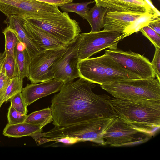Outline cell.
Here are the masks:
<instances>
[{
    "label": "cell",
    "instance_id": "obj_1",
    "mask_svg": "<svg viewBox=\"0 0 160 160\" xmlns=\"http://www.w3.org/2000/svg\"><path fill=\"white\" fill-rule=\"evenodd\" d=\"M80 78L64 83L51 100L52 124L65 126L99 118L115 117L111 106V98L92 90L95 85Z\"/></svg>",
    "mask_w": 160,
    "mask_h": 160
},
{
    "label": "cell",
    "instance_id": "obj_2",
    "mask_svg": "<svg viewBox=\"0 0 160 160\" xmlns=\"http://www.w3.org/2000/svg\"><path fill=\"white\" fill-rule=\"evenodd\" d=\"M117 117L141 133L152 136L160 126V102L136 101L111 98Z\"/></svg>",
    "mask_w": 160,
    "mask_h": 160
},
{
    "label": "cell",
    "instance_id": "obj_3",
    "mask_svg": "<svg viewBox=\"0 0 160 160\" xmlns=\"http://www.w3.org/2000/svg\"><path fill=\"white\" fill-rule=\"evenodd\" d=\"M115 118H99L65 126L55 127L47 132H36L30 136L38 145L66 138L76 142L90 141L102 146L104 142L103 135Z\"/></svg>",
    "mask_w": 160,
    "mask_h": 160
},
{
    "label": "cell",
    "instance_id": "obj_4",
    "mask_svg": "<svg viewBox=\"0 0 160 160\" xmlns=\"http://www.w3.org/2000/svg\"><path fill=\"white\" fill-rule=\"evenodd\" d=\"M78 68L80 78L100 85L122 80L141 78L106 53L79 60Z\"/></svg>",
    "mask_w": 160,
    "mask_h": 160
},
{
    "label": "cell",
    "instance_id": "obj_5",
    "mask_svg": "<svg viewBox=\"0 0 160 160\" xmlns=\"http://www.w3.org/2000/svg\"><path fill=\"white\" fill-rule=\"evenodd\" d=\"M100 86L116 98L160 102V80L157 78L122 80Z\"/></svg>",
    "mask_w": 160,
    "mask_h": 160
},
{
    "label": "cell",
    "instance_id": "obj_6",
    "mask_svg": "<svg viewBox=\"0 0 160 160\" xmlns=\"http://www.w3.org/2000/svg\"><path fill=\"white\" fill-rule=\"evenodd\" d=\"M25 18L27 21L68 45L78 37L81 32L79 23L64 12L36 14L30 18Z\"/></svg>",
    "mask_w": 160,
    "mask_h": 160
},
{
    "label": "cell",
    "instance_id": "obj_7",
    "mask_svg": "<svg viewBox=\"0 0 160 160\" xmlns=\"http://www.w3.org/2000/svg\"><path fill=\"white\" fill-rule=\"evenodd\" d=\"M154 12L135 13L108 10L103 22L104 30L120 32L119 41L139 30L156 18L160 17Z\"/></svg>",
    "mask_w": 160,
    "mask_h": 160
},
{
    "label": "cell",
    "instance_id": "obj_8",
    "mask_svg": "<svg viewBox=\"0 0 160 160\" xmlns=\"http://www.w3.org/2000/svg\"><path fill=\"white\" fill-rule=\"evenodd\" d=\"M121 33L113 31L103 30L80 33L78 55L79 60L89 58L100 51L108 48H117L118 38Z\"/></svg>",
    "mask_w": 160,
    "mask_h": 160
},
{
    "label": "cell",
    "instance_id": "obj_9",
    "mask_svg": "<svg viewBox=\"0 0 160 160\" xmlns=\"http://www.w3.org/2000/svg\"><path fill=\"white\" fill-rule=\"evenodd\" d=\"M105 53L141 78H154L156 77L151 62L143 55L131 50L125 51L117 48L105 50Z\"/></svg>",
    "mask_w": 160,
    "mask_h": 160
},
{
    "label": "cell",
    "instance_id": "obj_10",
    "mask_svg": "<svg viewBox=\"0 0 160 160\" xmlns=\"http://www.w3.org/2000/svg\"><path fill=\"white\" fill-rule=\"evenodd\" d=\"M0 11L7 17L29 18L36 14L61 12L58 7L35 0H0Z\"/></svg>",
    "mask_w": 160,
    "mask_h": 160
},
{
    "label": "cell",
    "instance_id": "obj_11",
    "mask_svg": "<svg viewBox=\"0 0 160 160\" xmlns=\"http://www.w3.org/2000/svg\"><path fill=\"white\" fill-rule=\"evenodd\" d=\"M66 49L45 50L32 58L28 78L31 83H38L53 79L52 66Z\"/></svg>",
    "mask_w": 160,
    "mask_h": 160
},
{
    "label": "cell",
    "instance_id": "obj_12",
    "mask_svg": "<svg viewBox=\"0 0 160 160\" xmlns=\"http://www.w3.org/2000/svg\"><path fill=\"white\" fill-rule=\"evenodd\" d=\"M79 42L78 36L68 45L65 51L54 64L52 68L53 78L65 83L80 78L78 68Z\"/></svg>",
    "mask_w": 160,
    "mask_h": 160
},
{
    "label": "cell",
    "instance_id": "obj_13",
    "mask_svg": "<svg viewBox=\"0 0 160 160\" xmlns=\"http://www.w3.org/2000/svg\"><path fill=\"white\" fill-rule=\"evenodd\" d=\"M140 133L119 118L115 117L103 135L105 140L102 146L119 147L142 142L143 139L138 137Z\"/></svg>",
    "mask_w": 160,
    "mask_h": 160
},
{
    "label": "cell",
    "instance_id": "obj_14",
    "mask_svg": "<svg viewBox=\"0 0 160 160\" xmlns=\"http://www.w3.org/2000/svg\"><path fill=\"white\" fill-rule=\"evenodd\" d=\"M64 83L54 78L38 84L31 83L23 88L21 93L28 106L41 98L59 91Z\"/></svg>",
    "mask_w": 160,
    "mask_h": 160
},
{
    "label": "cell",
    "instance_id": "obj_15",
    "mask_svg": "<svg viewBox=\"0 0 160 160\" xmlns=\"http://www.w3.org/2000/svg\"><path fill=\"white\" fill-rule=\"evenodd\" d=\"M97 5L107 8L108 10L135 13L154 12L159 15L144 0H94Z\"/></svg>",
    "mask_w": 160,
    "mask_h": 160
},
{
    "label": "cell",
    "instance_id": "obj_16",
    "mask_svg": "<svg viewBox=\"0 0 160 160\" xmlns=\"http://www.w3.org/2000/svg\"><path fill=\"white\" fill-rule=\"evenodd\" d=\"M23 26L30 36L42 51L47 50L65 49L68 45L42 29L27 21L25 19Z\"/></svg>",
    "mask_w": 160,
    "mask_h": 160
},
{
    "label": "cell",
    "instance_id": "obj_17",
    "mask_svg": "<svg viewBox=\"0 0 160 160\" xmlns=\"http://www.w3.org/2000/svg\"><path fill=\"white\" fill-rule=\"evenodd\" d=\"M25 17L18 15L7 17L3 23L7 25L16 34L19 42L24 43L31 57L32 58L42 51L30 36L23 26Z\"/></svg>",
    "mask_w": 160,
    "mask_h": 160
},
{
    "label": "cell",
    "instance_id": "obj_18",
    "mask_svg": "<svg viewBox=\"0 0 160 160\" xmlns=\"http://www.w3.org/2000/svg\"><path fill=\"white\" fill-rule=\"evenodd\" d=\"M42 128L39 126L24 122L14 124L8 123L3 129V134L8 137L20 138L41 132Z\"/></svg>",
    "mask_w": 160,
    "mask_h": 160
},
{
    "label": "cell",
    "instance_id": "obj_19",
    "mask_svg": "<svg viewBox=\"0 0 160 160\" xmlns=\"http://www.w3.org/2000/svg\"><path fill=\"white\" fill-rule=\"evenodd\" d=\"M108 10L107 8L98 6L96 4L90 8L84 19L87 20L91 27V32L99 31L103 28L104 18Z\"/></svg>",
    "mask_w": 160,
    "mask_h": 160
},
{
    "label": "cell",
    "instance_id": "obj_20",
    "mask_svg": "<svg viewBox=\"0 0 160 160\" xmlns=\"http://www.w3.org/2000/svg\"><path fill=\"white\" fill-rule=\"evenodd\" d=\"M52 120V109L51 108L48 107L27 115L24 122L38 125L42 128Z\"/></svg>",
    "mask_w": 160,
    "mask_h": 160
},
{
    "label": "cell",
    "instance_id": "obj_21",
    "mask_svg": "<svg viewBox=\"0 0 160 160\" xmlns=\"http://www.w3.org/2000/svg\"><path fill=\"white\" fill-rule=\"evenodd\" d=\"M14 52L18 69V76L22 79L28 78L32 58L26 48L19 50L15 48Z\"/></svg>",
    "mask_w": 160,
    "mask_h": 160
},
{
    "label": "cell",
    "instance_id": "obj_22",
    "mask_svg": "<svg viewBox=\"0 0 160 160\" xmlns=\"http://www.w3.org/2000/svg\"><path fill=\"white\" fill-rule=\"evenodd\" d=\"M94 2V1L79 3L71 2L66 3L60 7V9L64 12L67 13L70 12L76 13L84 19L88 12L90 9L88 5Z\"/></svg>",
    "mask_w": 160,
    "mask_h": 160
},
{
    "label": "cell",
    "instance_id": "obj_23",
    "mask_svg": "<svg viewBox=\"0 0 160 160\" xmlns=\"http://www.w3.org/2000/svg\"><path fill=\"white\" fill-rule=\"evenodd\" d=\"M5 38V48L6 55L15 56V49L18 42V38L14 31L8 26L3 32Z\"/></svg>",
    "mask_w": 160,
    "mask_h": 160
},
{
    "label": "cell",
    "instance_id": "obj_24",
    "mask_svg": "<svg viewBox=\"0 0 160 160\" xmlns=\"http://www.w3.org/2000/svg\"><path fill=\"white\" fill-rule=\"evenodd\" d=\"M23 86V79L17 76L11 79L10 83L5 91L2 104L7 101L12 96L19 92H21Z\"/></svg>",
    "mask_w": 160,
    "mask_h": 160
},
{
    "label": "cell",
    "instance_id": "obj_25",
    "mask_svg": "<svg viewBox=\"0 0 160 160\" xmlns=\"http://www.w3.org/2000/svg\"><path fill=\"white\" fill-rule=\"evenodd\" d=\"M2 71L10 79L18 76V69L15 56L6 55Z\"/></svg>",
    "mask_w": 160,
    "mask_h": 160
},
{
    "label": "cell",
    "instance_id": "obj_26",
    "mask_svg": "<svg viewBox=\"0 0 160 160\" xmlns=\"http://www.w3.org/2000/svg\"><path fill=\"white\" fill-rule=\"evenodd\" d=\"M142 34L148 39L155 48H160V35L149 27L146 25L139 30Z\"/></svg>",
    "mask_w": 160,
    "mask_h": 160
},
{
    "label": "cell",
    "instance_id": "obj_27",
    "mask_svg": "<svg viewBox=\"0 0 160 160\" xmlns=\"http://www.w3.org/2000/svg\"><path fill=\"white\" fill-rule=\"evenodd\" d=\"M11 102L10 106L17 111L27 115L28 112L27 106L22 96L21 92H19L8 100Z\"/></svg>",
    "mask_w": 160,
    "mask_h": 160
},
{
    "label": "cell",
    "instance_id": "obj_28",
    "mask_svg": "<svg viewBox=\"0 0 160 160\" xmlns=\"http://www.w3.org/2000/svg\"><path fill=\"white\" fill-rule=\"evenodd\" d=\"M26 116L27 115L17 111L11 106L8 108L7 118L9 124H14L23 122Z\"/></svg>",
    "mask_w": 160,
    "mask_h": 160
},
{
    "label": "cell",
    "instance_id": "obj_29",
    "mask_svg": "<svg viewBox=\"0 0 160 160\" xmlns=\"http://www.w3.org/2000/svg\"><path fill=\"white\" fill-rule=\"evenodd\" d=\"M153 59L151 62L155 77L160 80V48H155Z\"/></svg>",
    "mask_w": 160,
    "mask_h": 160
},
{
    "label": "cell",
    "instance_id": "obj_30",
    "mask_svg": "<svg viewBox=\"0 0 160 160\" xmlns=\"http://www.w3.org/2000/svg\"><path fill=\"white\" fill-rule=\"evenodd\" d=\"M11 79L2 71L0 73V105H2V101Z\"/></svg>",
    "mask_w": 160,
    "mask_h": 160
},
{
    "label": "cell",
    "instance_id": "obj_31",
    "mask_svg": "<svg viewBox=\"0 0 160 160\" xmlns=\"http://www.w3.org/2000/svg\"><path fill=\"white\" fill-rule=\"evenodd\" d=\"M160 35V18L158 17L150 21L147 25Z\"/></svg>",
    "mask_w": 160,
    "mask_h": 160
},
{
    "label": "cell",
    "instance_id": "obj_32",
    "mask_svg": "<svg viewBox=\"0 0 160 160\" xmlns=\"http://www.w3.org/2000/svg\"><path fill=\"white\" fill-rule=\"evenodd\" d=\"M51 5L60 7L67 3L72 2L73 0H35Z\"/></svg>",
    "mask_w": 160,
    "mask_h": 160
},
{
    "label": "cell",
    "instance_id": "obj_33",
    "mask_svg": "<svg viewBox=\"0 0 160 160\" xmlns=\"http://www.w3.org/2000/svg\"><path fill=\"white\" fill-rule=\"evenodd\" d=\"M6 57V53L3 52H0V73L2 71Z\"/></svg>",
    "mask_w": 160,
    "mask_h": 160
},
{
    "label": "cell",
    "instance_id": "obj_34",
    "mask_svg": "<svg viewBox=\"0 0 160 160\" xmlns=\"http://www.w3.org/2000/svg\"><path fill=\"white\" fill-rule=\"evenodd\" d=\"M146 1L152 8L157 12L160 13L159 11L154 6L150 0H144Z\"/></svg>",
    "mask_w": 160,
    "mask_h": 160
},
{
    "label": "cell",
    "instance_id": "obj_35",
    "mask_svg": "<svg viewBox=\"0 0 160 160\" xmlns=\"http://www.w3.org/2000/svg\"><path fill=\"white\" fill-rule=\"evenodd\" d=\"M1 105H0V107H1Z\"/></svg>",
    "mask_w": 160,
    "mask_h": 160
}]
</instances>
